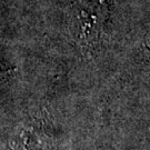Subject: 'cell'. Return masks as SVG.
Instances as JSON below:
<instances>
[{"instance_id": "6da1fadb", "label": "cell", "mask_w": 150, "mask_h": 150, "mask_svg": "<svg viewBox=\"0 0 150 150\" xmlns=\"http://www.w3.org/2000/svg\"><path fill=\"white\" fill-rule=\"evenodd\" d=\"M72 27L81 47L92 50L100 45L110 16L109 0H72Z\"/></svg>"}, {"instance_id": "7a4b0ae2", "label": "cell", "mask_w": 150, "mask_h": 150, "mask_svg": "<svg viewBox=\"0 0 150 150\" xmlns=\"http://www.w3.org/2000/svg\"><path fill=\"white\" fill-rule=\"evenodd\" d=\"M50 140L47 120L37 116L17 129L9 139V146L12 150H46Z\"/></svg>"}]
</instances>
